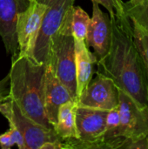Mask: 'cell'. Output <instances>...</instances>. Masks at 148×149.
Listing matches in <instances>:
<instances>
[{
  "mask_svg": "<svg viewBox=\"0 0 148 149\" xmlns=\"http://www.w3.org/2000/svg\"><path fill=\"white\" fill-rule=\"evenodd\" d=\"M111 23L110 47L97 61V72L110 78L140 107H148V77L133 40L132 23L126 14L115 15Z\"/></svg>",
  "mask_w": 148,
  "mask_h": 149,
  "instance_id": "cell-1",
  "label": "cell"
},
{
  "mask_svg": "<svg viewBox=\"0 0 148 149\" xmlns=\"http://www.w3.org/2000/svg\"><path fill=\"white\" fill-rule=\"evenodd\" d=\"M44 64L26 56L12 58L8 96L26 117L45 128L53 129L44 109Z\"/></svg>",
  "mask_w": 148,
  "mask_h": 149,
  "instance_id": "cell-2",
  "label": "cell"
},
{
  "mask_svg": "<svg viewBox=\"0 0 148 149\" xmlns=\"http://www.w3.org/2000/svg\"><path fill=\"white\" fill-rule=\"evenodd\" d=\"M72 9L51 39L46 64L51 65L57 77L77 101L75 41L72 30Z\"/></svg>",
  "mask_w": 148,
  "mask_h": 149,
  "instance_id": "cell-3",
  "label": "cell"
},
{
  "mask_svg": "<svg viewBox=\"0 0 148 149\" xmlns=\"http://www.w3.org/2000/svg\"><path fill=\"white\" fill-rule=\"evenodd\" d=\"M108 111L78 106L76 129L78 137L64 140L68 149H101Z\"/></svg>",
  "mask_w": 148,
  "mask_h": 149,
  "instance_id": "cell-4",
  "label": "cell"
},
{
  "mask_svg": "<svg viewBox=\"0 0 148 149\" xmlns=\"http://www.w3.org/2000/svg\"><path fill=\"white\" fill-rule=\"evenodd\" d=\"M120 125L116 138L122 142L142 140L148 135V107H140L133 98L119 89Z\"/></svg>",
  "mask_w": 148,
  "mask_h": 149,
  "instance_id": "cell-5",
  "label": "cell"
},
{
  "mask_svg": "<svg viewBox=\"0 0 148 149\" xmlns=\"http://www.w3.org/2000/svg\"><path fill=\"white\" fill-rule=\"evenodd\" d=\"M0 113L20 131L24 141V149H41L46 142L62 140L54 128H45L23 114L8 94L0 101Z\"/></svg>",
  "mask_w": 148,
  "mask_h": 149,
  "instance_id": "cell-6",
  "label": "cell"
},
{
  "mask_svg": "<svg viewBox=\"0 0 148 149\" xmlns=\"http://www.w3.org/2000/svg\"><path fill=\"white\" fill-rule=\"evenodd\" d=\"M46 4L40 30L33 50V59L46 64L50 42L61 26L67 13L73 8L75 0H38Z\"/></svg>",
  "mask_w": 148,
  "mask_h": 149,
  "instance_id": "cell-7",
  "label": "cell"
},
{
  "mask_svg": "<svg viewBox=\"0 0 148 149\" xmlns=\"http://www.w3.org/2000/svg\"><path fill=\"white\" fill-rule=\"evenodd\" d=\"M45 10L46 4L44 3L31 0L29 6L18 14L16 24L18 44L17 55L32 58L35 43Z\"/></svg>",
  "mask_w": 148,
  "mask_h": 149,
  "instance_id": "cell-8",
  "label": "cell"
},
{
  "mask_svg": "<svg viewBox=\"0 0 148 149\" xmlns=\"http://www.w3.org/2000/svg\"><path fill=\"white\" fill-rule=\"evenodd\" d=\"M80 107L109 111L119 106V88L108 77L96 72L85 89L77 99Z\"/></svg>",
  "mask_w": 148,
  "mask_h": 149,
  "instance_id": "cell-9",
  "label": "cell"
},
{
  "mask_svg": "<svg viewBox=\"0 0 148 149\" xmlns=\"http://www.w3.org/2000/svg\"><path fill=\"white\" fill-rule=\"evenodd\" d=\"M112 38V23L110 15L102 11L99 4L92 2V17L88 26L85 43L94 51L97 61L108 52Z\"/></svg>",
  "mask_w": 148,
  "mask_h": 149,
  "instance_id": "cell-10",
  "label": "cell"
},
{
  "mask_svg": "<svg viewBox=\"0 0 148 149\" xmlns=\"http://www.w3.org/2000/svg\"><path fill=\"white\" fill-rule=\"evenodd\" d=\"M31 0H0V37L6 52L12 58L18 54L16 32L17 18L30 4Z\"/></svg>",
  "mask_w": 148,
  "mask_h": 149,
  "instance_id": "cell-11",
  "label": "cell"
},
{
  "mask_svg": "<svg viewBox=\"0 0 148 149\" xmlns=\"http://www.w3.org/2000/svg\"><path fill=\"white\" fill-rule=\"evenodd\" d=\"M71 100H75L66 86L59 80L49 64L45 65L44 101L47 119L51 125L56 126L59 107Z\"/></svg>",
  "mask_w": 148,
  "mask_h": 149,
  "instance_id": "cell-12",
  "label": "cell"
},
{
  "mask_svg": "<svg viewBox=\"0 0 148 149\" xmlns=\"http://www.w3.org/2000/svg\"><path fill=\"white\" fill-rule=\"evenodd\" d=\"M75 41L76 53V82L77 99L85 89L93 75V65L97 63V58L91 52L85 40Z\"/></svg>",
  "mask_w": 148,
  "mask_h": 149,
  "instance_id": "cell-13",
  "label": "cell"
},
{
  "mask_svg": "<svg viewBox=\"0 0 148 149\" xmlns=\"http://www.w3.org/2000/svg\"><path fill=\"white\" fill-rule=\"evenodd\" d=\"M78 104L76 100H71L63 104L58 110V121L54 127L57 134L62 139H71L78 137L76 129V109Z\"/></svg>",
  "mask_w": 148,
  "mask_h": 149,
  "instance_id": "cell-14",
  "label": "cell"
},
{
  "mask_svg": "<svg viewBox=\"0 0 148 149\" xmlns=\"http://www.w3.org/2000/svg\"><path fill=\"white\" fill-rule=\"evenodd\" d=\"M123 8L131 22L148 31V0H128L123 3Z\"/></svg>",
  "mask_w": 148,
  "mask_h": 149,
  "instance_id": "cell-15",
  "label": "cell"
},
{
  "mask_svg": "<svg viewBox=\"0 0 148 149\" xmlns=\"http://www.w3.org/2000/svg\"><path fill=\"white\" fill-rule=\"evenodd\" d=\"M91 17L80 7L73 6L72 16V30L74 39L85 40Z\"/></svg>",
  "mask_w": 148,
  "mask_h": 149,
  "instance_id": "cell-16",
  "label": "cell"
},
{
  "mask_svg": "<svg viewBox=\"0 0 148 149\" xmlns=\"http://www.w3.org/2000/svg\"><path fill=\"white\" fill-rule=\"evenodd\" d=\"M131 23L133 40L144 64L148 77V31L136 23Z\"/></svg>",
  "mask_w": 148,
  "mask_h": 149,
  "instance_id": "cell-17",
  "label": "cell"
},
{
  "mask_svg": "<svg viewBox=\"0 0 148 149\" xmlns=\"http://www.w3.org/2000/svg\"><path fill=\"white\" fill-rule=\"evenodd\" d=\"M8 122L10 129L0 134V148L3 149H9L12 146L17 145L19 149H24V141L20 131L12 122Z\"/></svg>",
  "mask_w": 148,
  "mask_h": 149,
  "instance_id": "cell-18",
  "label": "cell"
},
{
  "mask_svg": "<svg viewBox=\"0 0 148 149\" xmlns=\"http://www.w3.org/2000/svg\"><path fill=\"white\" fill-rule=\"evenodd\" d=\"M92 2H96L97 3L104 6L109 12L110 17L116 16H121L125 14L122 0H92Z\"/></svg>",
  "mask_w": 148,
  "mask_h": 149,
  "instance_id": "cell-19",
  "label": "cell"
},
{
  "mask_svg": "<svg viewBox=\"0 0 148 149\" xmlns=\"http://www.w3.org/2000/svg\"><path fill=\"white\" fill-rule=\"evenodd\" d=\"M8 84H9V75L2 81H0V101L3 100L9 93L7 89Z\"/></svg>",
  "mask_w": 148,
  "mask_h": 149,
  "instance_id": "cell-20",
  "label": "cell"
},
{
  "mask_svg": "<svg viewBox=\"0 0 148 149\" xmlns=\"http://www.w3.org/2000/svg\"><path fill=\"white\" fill-rule=\"evenodd\" d=\"M147 106H148V99H147Z\"/></svg>",
  "mask_w": 148,
  "mask_h": 149,
  "instance_id": "cell-21",
  "label": "cell"
},
{
  "mask_svg": "<svg viewBox=\"0 0 148 149\" xmlns=\"http://www.w3.org/2000/svg\"><path fill=\"white\" fill-rule=\"evenodd\" d=\"M147 140H148V135H147Z\"/></svg>",
  "mask_w": 148,
  "mask_h": 149,
  "instance_id": "cell-22",
  "label": "cell"
}]
</instances>
